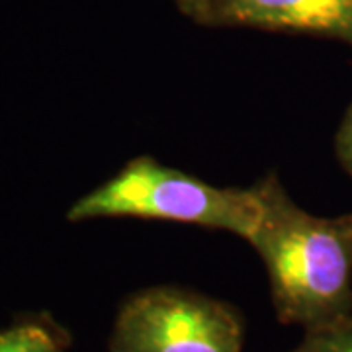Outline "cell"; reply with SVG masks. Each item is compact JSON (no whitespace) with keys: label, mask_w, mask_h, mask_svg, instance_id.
Listing matches in <instances>:
<instances>
[{"label":"cell","mask_w":352,"mask_h":352,"mask_svg":"<svg viewBox=\"0 0 352 352\" xmlns=\"http://www.w3.org/2000/svg\"><path fill=\"white\" fill-rule=\"evenodd\" d=\"M264 215L249 241L263 258L278 319L303 331L352 315V214L302 210L276 178H266Z\"/></svg>","instance_id":"cell-1"},{"label":"cell","mask_w":352,"mask_h":352,"mask_svg":"<svg viewBox=\"0 0 352 352\" xmlns=\"http://www.w3.org/2000/svg\"><path fill=\"white\" fill-rule=\"evenodd\" d=\"M335 149H337V157L342 168L352 176V104L340 122L337 139H335Z\"/></svg>","instance_id":"cell-7"},{"label":"cell","mask_w":352,"mask_h":352,"mask_svg":"<svg viewBox=\"0 0 352 352\" xmlns=\"http://www.w3.org/2000/svg\"><path fill=\"white\" fill-rule=\"evenodd\" d=\"M204 25L305 34L352 47V0H215Z\"/></svg>","instance_id":"cell-4"},{"label":"cell","mask_w":352,"mask_h":352,"mask_svg":"<svg viewBox=\"0 0 352 352\" xmlns=\"http://www.w3.org/2000/svg\"><path fill=\"white\" fill-rule=\"evenodd\" d=\"M289 352H352V315L325 327L305 331L302 342Z\"/></svg>","instance_id":"cell-6"},{"label":"cell","mask_w":352,"mask_h":352,"mask_svg":"<svg viewBox=\"0 0 352 352\" xmlns=\"http://www.w3.org/2000/svg\"><path fill=\"white\" fill-rule=\"evenodd\" d=\"M264 204L263 182L251 188H221L151 157H138L76 200L67 219H161L227 231L249 243L263 221Z\"/></svg>","instance_id":"cell-2"},{"label":"cell","mask_w":352,"mask_h":352,"mask_svg":"<svg viewBox=\"0 0 352 352\" xmlns=\"http://www.w3.org/2000/svg\"><path fill=\"white\" fill-rule=\"evenodd\" d=\"M215 0H175L176 8L196 24H206L208 14L212 10Z\"/></svg>","instance_id":"cell-8"},{"label":"cell","mask_w":352,"mask_h":352,"mask_svg":"<svg viewBox=\"0 0 352 352\" xmlns=\"http://www.w3.org/2000/svg\"><path fill=\"white\" fill-rule=\"evenodd\" d=\"M110 352H243V323L229 305L204 294L149 288L122 305Z\"/></svg>","instance_id":"cell-3"},{"label":"cell","mask_w":352,"mask_h":352,"mask_svg":"<svg viewBox=\"0 0 352 352\" xmlns=\"http://www.w3.org/2000/svg\"><path fill=\"white\" fill-rule=\"evenodd\" d=\"M0 352H67L63 337L41 321L16 323L0 331Z\"/></svg>","instance_id":"cell-5"}]
</instances>
